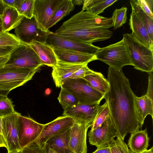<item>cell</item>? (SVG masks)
Segmentation results:
<instances>
[{"instance_id": "obj_14", "label": "cell", "mask_w": 153, "mask_h": 153, "mask_svg": "<svg viewBox=\"0 0 153 153\" xmlns=\"http://www.w3.org/2000/svg\"><path fill=\"white\" fill-rule=\"evenodd\" d=\"M101 101L91 104H79L64 110L63 116L70 117L75 121L91 124L96 116Z\"/></svg>"}, {"instance_id": "obj_8", "label": "cell", "mask_w": 153, "mask_h": 153, "mask_svg": "<svg viewBox=\"0 0 153 153\" xmlns=\"http://www.w3.org/2000/svg\"><path fill=\"white\" fill-rule=\"evenodd\" d=\"M4 66L35 69L43 65L39 57L30 45L21 42L10 53Z\"/></svg>"}, {"instance_id": "obj_13", "label": "cell", "mask_w": 153, "mask_h": 153, "mask_svg": "<svg viewBox=\"0 0 153 153\" xmlns=\"http://www.w3.org/2000/svg\"><path fill=\"white\" fill-rule=\"evenodd\" d=\"M46 42L53 47L95 55L100 48L92 44L80 42L59 36L52 32Z\"/></svg>"}, {"instance_id": "obj_3", "label": "cell", "mask_w": 153, "mask_h": 153, "mask_svg": "<svg viewBox=\"0 0 153 153\" xmlns=\"http://www.w3.org/2000/svg\"><path fill=\"white\" fill-rule=\"evenodd\" d=\"M95 55L97 60L116 71L122 70L126 65L133 66L128 46L123 38L117 42L100 48Z\"/></svg>"}, {"instance_id": "obj_40", "label": "cell", "mask_w": 153, "mask_h": 153, "mask_svg": "<svg viewBox=\"0 0 153 153\" xmlns=\"http://www.w3.org/2000/svg\"><path fill=\"white\" fill-rule=\"evenodd\" d=\"M4 3L8 6L14 8L16 9L20 4L22 0H2Z\"/></svg>"}, {"instance_id": "obj_6", "label": "cell", "mask_w": 153, "mask_h": 153, "mask_svg": "<svg viewBox=\"0 0 153 153\" xmlns=\"http://www.w3.org/2000/svg\"><path fill=\"white\" fill-rule=\"evenodd\" d=\"M14 31L21 42L29 45L33 40L46 42L48 36L52 32L40 24L34 16L30 19L22 16Z\"/></svg>"}, {"instance_id": "obj_24", "label": "cell", "mask_w": 153, "mask_h": 153, "mask_svg": "<svg viewBox=\"0 0 153 153\" xmlns=\"http://www.w3.org/2000/svg\"><path fill=\"white\" fill-rule=\"evenodd\" d=\"M71 128L51 138L46 143L51 148L61 153H72L69 145Z\"/></svg>"}, {"instance_id": "obj_25", "label": "cell", "mask_w": 153, "mask_h": 153, "mask_svg": "<svg viewBox=\"0 0 153 153\" xmlns=\"http://www.w3.org/2000/svg\"><path fill=\"white\" fill-rule=\"evenodd\" d=\"M83 78L91 88L102 94H105L109 90L108 81L101 73L95 72Z\"/></svg>"}, {"instance_id": "obj_19", "label": "cell", "mask_w": 153, "mask_h": 153, "mask_svg": "<svg viewBox=\"0 0 153 153\" xmlns=\"http://www.w3.org/2000/svg\"><path fill=\"white\" fill-rule=\"evenodd\" d=\"M129 25L131 34L139 42L153 50V41L149 38L146 28L135 13L132 11Z\"/></svg>"}, {"instance_id": "obj_5", "label": "cell", "mask_w": 153, "mask_h": 153, "mask_svg": "<svg viewBox=\"0 0 153 153\" xmlns=\"http://www.w3.org/2000/svg\"><path fill=\"white\" fill-rule=\"evenodd\" d=\"M4 66L0 68V92L9 93L31 80L40 69Z\"/></svg>"}, {"instance_id": "obj_36", "label": "cell", "mask_w": 153, "mask_h": 153, "mask_svg": "<svg viewBox=\"0 0 153 153\" xmlns=\"http://www.w3.org/2000/svg\"><path fill=\"white\" fill-rule=\"evenodd\" d=\"M152 0H137V1L143 11L151 18L153 19L152 13L153 1Z\"/></svg>"}, {"instance_id": "obj_34", "label": "cell", "mask_w": 153, "mask_h": 153, "mask_svg": "<svg viewBox=\"0 0 153 153\" xmlns=\"http://www.w3.org/2000/svg\"><path fill=\"white\" fill-rule=\"evenodd\" d=\"M34 0H22L16 9L21 16L30 19L33 16Z\"/></svg>"}, {"instance_id": "obj_7", "label": "cell", "mask_w": 153, "mask_h": 153, "mask_svg": "<svg viewBox=\"0 0 153 153\" xmlns=\"http://www.w3.org/2000/svg\"><path fill=\"white\" fill-rule=\"evenodd\" d=\"M61 87L75 97L79 104L96 103L101 101L105 96L91 88L83 78H68L63 82Z\"/></svg>"}, {"instance_id": "obj_12", "label": "cell", "mask_w": 153, "mask_h": 153, "mask_svg": "<svg viewBox=\"0 0 153 153\" xmlns=\"http://www.w3.org/2000/svg\"><path fill=\"white\" fill-rule=\"evenodd\" d=\"M75 123L71 117L63 116L45 124L39 136L35 142L41 146L51 138L71 128Z\"/></svg>"}, {"instance_id": "obj_41", "label": "cell", "mask_w": 153, "mask_h": 153, "mask_svg": "<svg viewBox=\"0 0 153 153\" xmlns=\"http://www.w3.org/2000/svg\"><path fill=\"white\" fill-rule=\"evenodd\" d=\"M14 48L8 46L0 47V57L9 54Z\"/></svg>"}, {"instance_id": "obj_15", "label": "cell", "mask_w": 153, "mask_h": 153, "mask_svg": "<svg viewBox=\"0 0 153 153\" xmlns=\"http://www.w3.org/2000/svg\"><path fill=\"white\" fill-rule=\"evenodd\" d=\"M91 124L75 121L71 127L69 147L72 153H87V133Z\"/></svg>"}, {"instance_id": "obj_31", "label": "cell", "mask_w": 153, "mask_h": 153, "mask_svg": "<svg viewBox=\"0 0 153 153\" xmlns=\"http://www.w3.org/2000/svg\"><path fill=\"white\" fill-rule=\"evenodd\" d=\"M110 114L109 107L106 102L99 105L96 117L91 124V130H93L100 126Z\"/></svg>"}, {"instance_id": "obj_21", "label": "cell", "mask_w": 153, "mask_h": 153, "mask_svg": "<svg viewBox=\"0 0 153 153\" xmlns=\"http://www.w3.org/2000/svg\"><path fill=\"white\" fill-rule=\"evenodd\" d=\"M134 102L136 118L141 125L143 126L147 115H150L153 119V100L146 94L141 97L135 95Z\"/></svg>"}, {"instance_id": "obj_35", "label": "cell", "mask_w": 153, "mask_h": 153, "mask_svg": "<svg viewBox=\"0 0 153 153\" xmlns=\"http://www.w3.org/2000/svg\"><path fill=\"white\" fill-rule=\"evenodd\" d=\"M21 43L16 35L9 32H3L0 34V47H15Z\"/></svg>"}, {"instance_id": "obj_50", "label": "cell", "mask_w": 153, "mask_h": 153, "mask_svg": "<svg viewBox=\"0 0 153 153\" xmlns=\"http://www.w3.org/2000/svg\"><path fill=\"white\" fill-rule=\"evenodd\" d=\"M3 32V27L2 26V23L1 19V16H0V34Z\"/></svg>"}, {"instance_id": "obj_47", "label": "cell", "mask_w": 153, "mask_h": 153, "mask_svg": "<svg viewBox=\"0 0 153 153\" xmlns=\"http://www.w3.org/2000/svg\"><path fill=\"white\" fill-rule=\"evenodd\" d=\"M74 5H80L83 4L84 0H71Z\"/></svg>"}, {"instance_id": "obj_29", "label": "cell", "mask_w": 153, "mask_h": 153, "mask_svg": "<svg viewBox=\"0 0 153 153\" xmlns=\"http://www.w3.org/2000/svg\"><path fill=\"white\" fill-rule=\"evenodd\" d=\"M8 93L0 92V117L2 118L16 111L13 102L7 97Z\"/></svg>"}, {"instance_id": "obj_22", "label": "cell", "mask_w": 153, "mask_h": 153, "mask_svg": "<svg viewBox=\"0 0 153 153\" xmlns=\"http://www.w3.org/2000/svg\"><path fill=\"white\" fill-rule=\"evenodd\" d=\"M150 137L147 128L131 133L128 140V145L133 153H140L147 150L149 146Z\"/></svg>"}, {"instance_id": "obj_18", "label": "cell", "mask_w": 153, "mask_h": 153, "mask_svg": "<svg viewBox=\"0 0 153 153\" xmlns=\"http://www.w3.org/2000/svg\"><path fill=\"white\" fill-rule=\"evenodd\" d=\"M87 64L67 63L57 60L56 65L52 68V72L56 86L61 87L63 82L75 72Z\"/></svg>"}, {"instance_id": "obj_10", "label": "cell", "mask_w": 153, "mask_h": 153, "mask_svg": "<svg viewBox=\"0 0 153 153\" xmlns=\"http://www.w3.org/2000/svg\"><path fill=\"white\" fill-rule=\"evenodd\" d=\"M44 126V124L37 122L30 117L21 115L19 118V140L22 149L35 143Z\"/></svg>"}, {"instance_id": "obj_48", "label": "cell", "mask_w": 153, "mask_h": 153, "mask_svg": "<svg viewBox=\"0 0 153 153\" xmlns=\"http://www.w3.org/2000/svg\"><path fill=\"white\" fill-rule=\"evenodd\" d=\"M140 153H153V147L149 150H146Z\"/></svg>"}, {"instance_id": "obj_39", "label": "cell", "mask_w": 153, "mask_h": 153, "mask_svg": "<svg viewBox=\"0 0 153 153\" xmlns=\"http://www.w3.org/2000/svg\"><path fill=\"white\" fill-rule=\"evenodd\" d=\"M153 75L152 73H149V83L146 95L153 100Z\"/></svg>"}, {"instance_id": "obj_45", "label": "cell", "mask_w": 153, "mask_h": 153, "mask_svg": "<svg viewBox=\"0 0 153 153\" xmlns=\"http://www.w3.org/2000/svg\"><path fill=\"white\" fill-rule=\"evenodd\" d=\"M2 147L7 148V145L3 135L0 133V147Z\"/></svg>"}, {"instance_id": "obj_9", "label": "cell", "mask_w": 153, "mask_h": 153, "mask_svg": "<svg viewBox=\"0 0 153 153\" xmlns=\"http://www.w3.org/2000/svg\"><path fill=\"white\" fill-rule=\"evenodd\" d=\"M21 114L14 113L2 118V134L7 145L8 152L22 150L19 143V128Z\"/></svg>"}, {"instance_id": "obj_43", "label": "cell", "mask_w": 153, "mask_h": 153, "mask_svg": "<svg viewBox=\"0 0 153 153\" xmlns=\"http://www.w3.org/2000/svg\"><path fill=\"white\" fill-rule=\"evenodd\" d=\"M10 54L2 56L0 57V68L4 66L8 61L10 56Z\"/></svg>"}, {"instance_id": "obj_51", "label": "cell", "mask_w": 153, "mask_h": 153, "mask_svg": "<svg viewBox=\"0 0 153 153\" xmlns=\"http://www.w3.org/2000/svg\"><path fill=\"white\" fill-rule=\"evenodd\" d=\"M7 153H18V152H7Z\"/></svg>"}, {"instance_id": "obj_11", "label": "cell", "mask_w": 153, "mask_h": 153, "mask_svg": "<svg viewBox=\"0 0 153 153\" xmlns=\"http://www.w3.org/2000/svg\"><path fill=\"white\" fill-rule=\"evenodd\" d=\"M88 136L90 144L97 148L109 145L117 136L110 114L100 126L90 130Z\"/></svg>"}, {"instance_id": "obj_46", "label": "cell", "mask_w": 153, "mask_h": 153, "mask_svg": "<svg viewBox=\"0 0 153 153\" xmlns=\"http://www.w3.org/2000/svg\"><path fill=\"white\" fill-rule=\"evenodd\" d=\"M7 6L5 4L2 0H0V16L2 15L5 8Z\"/></svg>"}, {"instance_id": "obj_27", "label": "cell", "mask_w": 153, "mask_h": 153, "mask_svg": "<svg viewBox=\"0 0 153 153\" xmlns=\"http://www.w3.org/2000/svg\"><path fill=\"white\" fill-rule=\"evenodd\" d=\"M133 11L145 26L149 36L153 41V19L149 16L142 9L137 0L130 1Z\"/></svg>"}, {"instance_id": "obj_44", "label": "cell", "mask_w": 153, "mask_h": 153, "mask_svg": "<svg viewBox=\"0 0 153 153\" xmlns=\"http://www.w3.org/2000/svg\"><path fill=\"white\" fill-rule=\"evenodd\" d=\"M47 153H61L51 148L47 144L45 143L43 145Z\"/></svg>"}, {"instance_id": "obj_32", "label": "cell", "mask_w": 153, "mask_h": 153, "mask_svg": "<svg viewBox=\"0 0 153 153\" xmlns=\"http://www.w3.org/2000/svg\"><path fill=\"white\" fill-rule=\"evenodd\" d=\"M127 8L123 7L116 9L114 11L111 17L114 29L119 28L126 22Z\"/></svg>"}, {"instance_id": "obj_37", "label": "cell", "mask_w": 153, "mask_h": 153, "mask_svg": "<svg viewBox=\"0 0 153 153\" xmlns=\"http://www.w3.org/2000/svg\"><path fill=\"white\" fill-rule=\"evenodd\" d=\"M18 153H47L44 146H39L35 143L22 149Z\"/></svg>"}, {"instance_id": "obj_23", "label": "cell", "mask_w": 153, "mask_h": 153, "mask_svg": "<svg viewBox=\"0 0 153 153\" xmlns=\"http://www.w3.org/2000/svg\"><path fill=\"white\" fill-rule=\"evenodd\" d=\"M22 16L16 9L7 6L1 16L3 32H8L14 29L19 22Z\"/></svg>"}, {"instance_id": "obj_49", "label": "cell", "mask_w": 153, "mask_h": 153, "mask_svg": "<svg viewBox=\"0 0 153 153\" xmlns=\"http://www.w3.org/2000/svg\"><path fill=\"white\" fill-rule=\"evenodd\" d=\"M0 133L2 134V117H0Z\"/></svg>"}, {"instance_id": "obj_38", "label": "cell", "mask_w": 153, "mask_h": 153, "mask_svg": "<svg viewBox=\"0 0 153 153\" xmlns=\"http://www.w3.org/2000/svg\"><path fill=\"white\" fill-rule=\"evenodd\" d=\"M94 72L95 71L90 69L88 67L87 65H86L75 72L70 78H83L85 76L93 74Z\"/></svg>"}, {"instance_id": "obj_42", "label": "cell", "mask_w": 153, "mask_h": 153, "mask_svg": "<svg viewBox=\"0 0 153 153\" xmlns=\"http://www.w3.org/2000/svg\"><path fill=\"white\" fill-rule=\"evenodd\" d=\"M92 153H111L109 145L97 148Z\"/></svg>"}, {"instance_id": "obj_2", "label": "cell", "mask_w": 153, "mask_h": 153, "mask_svg": "<svg viewBox=\"0 0 153 153\" xmlns=\"http://www.w3.org/2000/svg\"><path fill=\"white\" fill-rule=\"evenodd\" d=\"M113 26L111 17L81 10L64 22L54 33L72 40L92 44L110 38L113 32L108 29Z\"/></svg>"}, {"instance_id": "obj_28", "label": "cell", "mask_w": 153, "mask_h": 153, "mask_svg": "<svg viewBox=\"0 0 153 153\" xmlns=\"http://www.w3.org/2000/svg\"><path fill=\"white\" fill-rule=\"evenodd\" d=\"M74 8L71 0H64L63 3L50 19L47 25L49 29L68 15Z\"/></svg>"}, {"instance_id": "obj_1", "label": "cell", "mask_w": 153, "mask_h": 153, "mask_svg": "<svg viewBox=\"0 0 153 153\" xmlns=\"http://www.w3.org/2000/svg\"><path fill=\"white\" fill-rule=\"evenodd\" d=\"M108 78L110 87L104 96L117 136L124 140L129 133L139 130L141 125L135 113V94L131 88L129 79L122 70L116 71L109 67Z\"/></svg>"}, {"instance_id": "obj_33", "label": "cell", "mask_w": 153, "mask_h": 153, "mask_svg": "<svg viewBox=\"0 0 153 153\" xmlns=\"http://www.w3.org/2000/svg\"><path fill=\"white\" fill-rule=\"evenodd\" d=\"M109 145L111 153H133L120 137L117 136Z\"/></svg>"}, {"instance_id": "obj_30", "label": "cell", "mask_w": 153, "mask_h": 153, "mask_svg": "<svg viewBox=\"0 0 153 153\" xmlns=\"http://www.w3.org/2000/svg\"><path fill=\"white\" fill-rule=\"evenodd\" d=\"M57 99L64 110L79 104V100L75 97L62 88Z\"/></svg>"}, {"instance_id": "obj_16", "label": "cell", "mask_w": 153, "mask_h": 153, "mask_svg": "<svg viewBox=\"0 0 153 153\" xmlns=\"http://www.w3.org/2000/svg\"><path fill=\"white\" fill-rule=\"evenodd\" d=\"M64 1L34 0L33 16L40 24L47 29V25L50 19Z\"/></svg>"}, {"instance_id": "obj_26", "label": "cell", "mask_w": 153, "mask_h": 153, "mask_svg": "<svg viewBox=\"0 0 153 153\" xmlns=\"http://www.w3.org/2000/svg\"><path fill=\"white\" fill-rule=\"evenodd\" d=\"M117 1V0H84L82 10H85L98 15Z\"/></svg>"}, {"instance_id": "obj_17", "label": "cell", "mask_w": 153, "mask_h": 153, "mask_svg": "<svg viewBox=\"0 0 153 153\" xmlns=\"http://www.w3.org/2000/svg\"><path fill=\"white\" fill-rule=\"evenodd\" d=\"M53 47V46H52ZM57 60L73 64H88L97 60L95 55L53 47Z\"/></svg>"}, {"instance_id": "obj_4", "label": "cell", "mask_w": 153, "mask_h": 153, "mask_svg": "<svg viewBox=\"0 0 153 153\" xmlns=\"http://www.w3.org/2000/svg\"><path fill=\"white\" fill-rule=\"evenodd\" d=\"M135 69L148 73L153 71V50L138 41L131 33L123 35Z\"/></svg>"}, {"instance_id": "obj_20", "label": "cell", "mask_w": 153, "mask_h": 153, "mask_svg": "<svg viewBox=\"0 0 153 153\" xmlns=\"http://www.w3.org/2000/svg\"><path fill=\"white\" fill-rule=\"evenodd\" d=\"M39 57L43 65L52 68L57 64V60L53 47L46 42L33 40L30 45Z\"/></svg>"}]
</instances>
